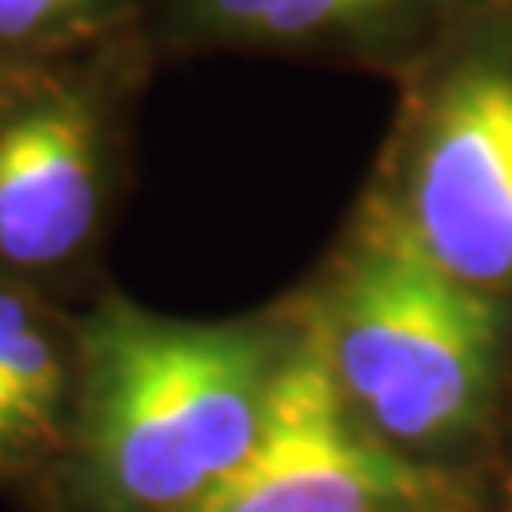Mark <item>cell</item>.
Returning a JSON list of instances; mask_svg holds the SVG:
<instances>
[{
  "label": "cell",
  "instance_id": "1",
  "mask_svg": "<svg viewBox=\"0 0 512 512\" xmlns=\"http://www.w3.org/2000/svg\"><path fill=\"white\" fill-rule=\"evenodd\" d=\"M296 289L228 319H179L103 285L76 308L69 429L46 512H183L251 452L304 346Z\"/></svg>",
  "mask_w": 512,
  "mask_h": 512
},
{
  "label": "cell",
  "instance_id": "2",
  "mask_svg": "<svg viewBox=\"0 0 512 512\" xmlns=\"http://www.w3.org/2000/svg\"><path fill=\"white\" fill-rule=\"evenodd\" d=\"M296 296L330 384L395 456L478 478L512 403V308L349 213Z\"/></svg>",
  "mask_w": 512,
  "mask_h": 512
},
{
  "label": "cell",
  "instance_id": "3",
  "mask_svg": "<svg viewBox=\"0 0 512 512\" xmlns=\"http://www.w3.org/2000/svg\"><path fill=\"white\" fill-rule=\"evenodd\" d=\"M353 213L512 308V0H482L399 80Z\"/></svg>",
  "mask_w": 512,
  "mask_h": 512
},
{
  "label": "cell",
  "instance_id": "4",
  "mask_svg": "<svg viewBox=\"0 0 512 512\" xmlns=\"http://www.w3.org/2000/svg\"><path fill=\"white\" fill-rule=\"evenodd\" d=\"M156 69L145 35L0 69V274L69 304L99 289Z\"/></svg>",
  "mask_w": 512,
  "mask_h": 512
},
{
  "label": "cell",
  "instance_id": "5",
  "mask_svg": "<svg viewBox=\"0 0 512 512\" xmlns=\"http://www.w3.org/2000/svg\"><path fill=\"white\" fill-rule=\"evenodd\" d=\"M183 512H486V505L478 478L418 467L368 437L338 399L308 330L251 452Z\"/></svg>",
  "mask_w": 512,
  "mask_h": 512
},
{
  "label": "cell",
  "instance_id": "6",
  "mask_svg": "<svg viewBox=\"0 0 512 512\" xmlns=\"http://www.w3.org/2000/svg\"><path fill=\"white\" fill-rule=\"evenodd\" d=\"M475 4L482 0H145V42L160 65L236 54L399 80Z\"/></svg>",
  "mask_w": 512,
  "mask_h": 512
},
{
  "label": "cell",
  "instance_id": "7",
  "mask_svg": "<svg viewBox=\"0 0 512 512\" xmlns=\"http://www.w3.org/2000/svg\"><path fill=\"white\" fill-rule=\"evenodd\" d=\"M76 357V304L0 274V486H31L54 463Z\"/></svg>",
  "mask_w": 512,
  "mask_h": 512
},
{
  "label": "cell",
  "instance_id": "8",
  "mask_svg": "<svg viewBox=\"0 0 512 512\" xmlns=\"http://www.w3.org/2000/svg\"><path fill=\"white\" fill-rule=\"evenodd\" d=\"M145 35V0H0V69Z\"/></svg>",
  "mask_w": 512,
  "mask_h": 512
},
{
  "label": "cell",
  "instance_id": "9",
  "mask_svg": "<svg viewBox=\"0 0 512 512\" xmlns=\"http://www.w3.org/2000/svg\"><path fill=\"white\" fill-rule=\"evenodd\" d=\"M478 490L486 512H512V403L501 418L490 456L478 467Z\"/></svg>",
  "mask_w": 512,
  "mask_h": 512
}]
</instances>
